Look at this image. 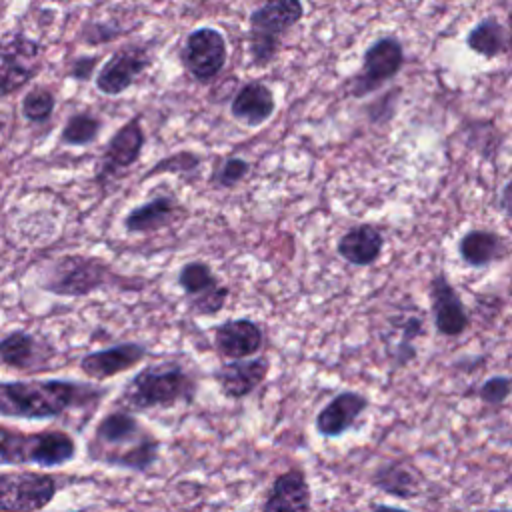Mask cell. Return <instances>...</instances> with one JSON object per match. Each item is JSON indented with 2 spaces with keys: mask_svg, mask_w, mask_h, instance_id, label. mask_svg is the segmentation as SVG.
Segmentation results:
<instances>
[{
  "mask_svg": "<svg viewBox=\"0 0 512 512\" xmlns=\"http://www.w3.org/2000/svg\"><path fill=\"white\" fill-rule=\"evenodd\" d=\"M98 282V266L92 262H78L72 266H62V274L58 276V282L52 284V290L60 294H86Z\"/></svg>",
  "mask_w": 512,
  "mask_h": 512,
  "instance_id": "d4e9b609",
  "label": "cell"
},
{
  "mask_svg": "<svg viewBox=\"0 0 512 512\" xmlns=\"http://www.w3.org/2000/svg\"><path fill=\"white\" fill-rule=\"evenodd\" d=\"M174 214V204L168 198H156L152 202H148L146 206L136 208L128 220L126 226L132 232H140V230H154L162 224H166Z\"/></svg>",
  "mask_w": 512,
  "mask_h": 512,
  "instance_id": "484cf974",
  "label": "cell"
},
{
  "mask_svg": "<svg viewBox=\"0 0 512 512\" xmlns=\"http://www.w3.org/2000/svg\"><path fill=\"white\" fill-rule=\"evenodd\" d=\"M274 110H276V100L270 86L258 80L244 84L234 96L230 106L232 116L252 128L262 126L274 114Z\"/></svg>",
  "mask_w": 512,
  "mask_h": 512,
  "instance_id": "d6986e66",
  "label": "cell"
},
{
  "mask_svg": "<svg viewBox=\"0 0 512 512\" xmlns=\"http://www.w3.org/2000/svg\"><path fill=\"white\" fill-rule=\"evenodd\" d=\"M478 398L488 406H502L512 394V376L496 374L486 378L478 388Z\"/></svg>",
  "mask_w": 512,
  "mask_h": 512,
  "instance_id": "4316f807",
  "label": "cell"
},
{
  "mask_svg": "<svg viewBox=\"0 0 512 512\" xmlns=\"http://www.w3.org/2000/svg\"><path fill=\"white\" fill-rule=\"evenodd\" d=\"M146 60L140 50H124L110 58L98 74V88L106 94H118L138 76Z\"/></svg>",
  "mask_w": 512,
  "mask_h": 512,
  "instance_id": "7402d4cb",
  "label": "cell"
},
{
  "mask_svg": "<svg viewBox=\"0 0 512 512\" xmlns=\"http://www.w3.org/2000/svg\"><path fill=\"white\" fill-rule=\"evenodd\" d=\"M404 66V48L398 38L382 36L364 52L362 72L352 84L354 96H366L384 82L392 80Z\"/></svg>",
  "mask_w": 512,
  "mask_h": 512,
  "instance_id": "52a82bcc",
  "label": "cell"
},
{
  "mask_svg": "<svg viewBox=\"0 0 512 512\" xmlns=\"http://www.w3.org/2000/svg\"><path fill=\"white\" fill-rule=\"evenodd\" d=\"M490 512H512V510H490Z\"/></svg>",
  "mask_w": 512,
  "mask_h": 512,
  "instance_id": "d6a6232c",
  "label": "cell"
},
{
  "mask_svg": "<svg viewBox=\"0 0 512 512\" xmlns=\"http://www.w3.org/2000/svg\"><path fill=\"white\" fill-rule=\"evenodd\" d=\"M146 354V346L138 342H122L82 356L80 370L92 380H108L138 366Z\"/></svg>",
  "mask_w": 512,
  "mask_h": 512,
  "instance_id": "9a60e30c",
  "label": "cell"
},
{
  "mask_svg": "<svg viewBox=\"0 0 512 512\" xmlns=\"http://www.w3.org/2000/svg\"><path fill=\"white\" fill-rule=\"evenodd\" d=\"M430 308L436 332L442 336H460L470 324L460 294L442 272L436 274L430 282Z\"/></svg>",
  "mask_w": 512,
  "mask_h": 512,
  "instance_id": "7c38bea8",
  "label": "cell"
},
{
  "mask_svg": "<svg viewBox=\"0 0 512 512\" xmlns=\"http://www.w3.org/2000/svg\"><path fill=\"white\" fill-rule=\"evenodd\" d=\"M270 372V360L266 356H252L242 360L222 362L212 378L220 392L228 400H242L262 386Z\"/></svg>",
  "mask_w": 512,
  "mask_h": 512,
  "instance_id": "30bf717a",
  "label": "cell"
},
{
  "mask_svg": "<svg viewBox=\"0 0 512 512\" xmlns=\"http://www.w3.org/2000/svg\"><path fill=\"white\" fill-rule=\"evenodd\" d=\"M96 130H98V122L92 116L82 114V116H74L68 122L62 136L68 144H86L96 136Z\"/></svg>",
  "mask_w": 512,
  "mask_h": 512,
  "instance_id": "83f0119b",
  "label": "cell"
},
{
  "mask_svg": "<svg viewBox=\"0 0 512 512\" xmlns=\"http://www.w3.org/2000/svg\"><path fill=\"white\" fill-rule=\"evenodd\" d=\"M184 66L196 80H212L226 64V40L214 28H198L186 38Z\"/></svg>",
  "mask_w": 512,
  "mask_h": 512,
  "instance_id": "9c48e42d",
  "label": "cell"
},
{
  "mask_svg": "<svg viewBox=\"0 0 512 512\" xmlns=\"http://www.w3.org/2000/svg\"><path fill=\"white\" fill-rule=\"evenodd\" d=\"M144 136L140 132L138 122H130L126 124L110 142L108 152H106V166L108 168H120V166H128L132 164L142 148Z\"/></svg>",
  "mask_w": 512,
  "mask_h": 512,
  "instance_id": "cb8c5ba5",
  "label": "cell"
},
{
  "mask_svg": "<svg viewBox=\"0 0 512 512\" xmlns=\"http://www.w3.org/2000/svg\"><path fill=\"white\" fill-rule=\"evenodd\" d=\"M196 392L198 382L182 364H150L124 384L116 398V408H124L132 414L168 410L180 404H192Z\"/></svg>",
  "mask_w": 512,
  "mask_h": 512,
  "instance_id": "3957f363",
  "label": "cell"
},
{
  "mask_svg": "<svg viewBox=\"0 0 512 512\" xmlns=\"http://www.w3.org/2000/svg\"><path fill=\"white\" fill-rule=\"evenodd\" d=\"M466 44L470 50L484 58H494L508 50L510 36L504 28V24L496 18H484L480 20L466 36Z\"/></svg>",
  "mask_w": 512,
  "mask_h": 512,
  "instance_id": "603a6c76",
  "label": "cell"
},
{
  "mask_svg": "<svg viewBox=\"0 0 512 512\" xmlns=\"http://www.w3.org/2000/svg\"><path fill=\"white\" fill-rule=\"evenodd\" d=\"M178 282L188 298L192 312L200 316H212L220 312L228 298V288L220 284L208 264L190 262L180 270Z\"/></svg>",
  "mask_w": 512,
  "mask_h": 512,
  "instance_id": "ba28073f",
  "label": "cell"
},
{
  "mask_svg": "<svg viewBox=\"0 0 512 512\" xmlns=\"http://www.w3.org/2000/svg\"><path fill=\"white\" fill-rule=\"evenodd\" d=\"M76 440L60 428L26 432L0 424V464L58 468L76 458Z\"/></svg>",
  "mask_w": 512,
  "mask_h": 512,
  "instance_id": "277c9868",
  "label": "cell"
},
{
  "mask_svg": "<svg viewBox=\"0 0 512 512\" xmlns=\"http://www.w3.org/2000/svg\"><path fill=\"white\" fill-rule=\"evenodd\" d=\"M250 170V164L244 160V158H238V156H232V158H226L222 162V166L214 172L212 180L218 184V186H234L238 184Z\"/></svg>",
  "mask_w": 512,
  "mask_h": 512,
  "instance_id": "f546056e",
  "label": "cell"
},
{
  "mask_svg": "<svg viewBox=\"0 0 512 512\" xmlns=\"http://www.w3.org/2000/svg\"><path fill=\"white\" fill-rule=\"evenodd\" d=\"M460 258L474 268L488 266L506 256V240L492 230H468L458 242Z\"/></svg>",
  "mask_w": 512,
  "mask_h": 512,
  "instance_id": "44dd1931",
  "label": "cell"
},
{
  "mask_svg": "<svg viewBox=\"0 0 512 512\" xmlns=\"http://www.w3.org/2000/svg\"><path fill=\"white\" fill-rule=\"evenodd\" d=\"M304 16L300 0H264L262 6L250 12L248 46L254 64L266 66L274 60L280 38L296 26Z\"/></svg>",
  "mask_w": 512,
  "mask_h": 512,
  "instance_id": "5b68a950",
  "label": "cell"
},
{
  "mask_svg": "<svg viewBox=\"0 0 512 512\" xmlns=\"http://www.w3.org/2000/svg\"><path fill=\"white\" fill-rule=\"evenodd\" d=\"M262 512H312V490L302 468L292 466L272 480Z\"/></svg>",
  "mask_w": 512,
  "mask_h": 512,
  "instance_id": "4fadbf2b",
  "label": "cell"
},
{
  "mask_svg": "<svg viewBox=\"0 0 512 512\" xmlns=\"http://www.w3.org/2000/svg\"><path fill=\"white\" fill-rule=\"evenodd\" d=\"M38 64V46L24 38L12 36L0 44V94H8L26 84Z\"/></svg>",
  "mask_w": 512,
  "mask_h": 512,
  "instance_id": "5bb4252c",
  "label": "cell"
},
{
  "mask_svg": "<svg viewBox=\"0 0 512 512\" xmlns=\"http://www.w3.org/2000/svg\"><path fill=\"white\" fill-rule=\"evenodd\" d=\"M106 390L66 378H32L0 382V416L22 420H54L98 406Z\"/></svg>",
  "mask_w": 512,
  "mask_h": 512,
  "instance_id": "6da1fadb",
  "label": "cell"
},
{
  "mask_svg": "<svg viewBox=\"0 0 512 512\" xmlns=\"http://www.w3.org/2000/svg\"><path fill=\"white\" fill-rule=\"evenodd\" d=\"M264 344L262 328L250 318H230L216 326L214 348L222 358H252Z\"/></svg>",
  "mask_w": 512,
  "mask_h": 512,
  "instance_id": "2e32d148",
  "label": "cell"
},
{
  "mask_svg": "<svg viewBox=\"0 0 512 512\" xmlns=\"http://www.w3.org/2000/svg\"><path fill=\"white\" fill-rule=\"evenodd\" d=\"M60 478L40 470L0 472V512H40L60 490Z\"/></svg>",
  "mask_w": 512,
  "mask_h": 512,
  "instance_id": "8992f818",
  "label": "cell"
},
{
  "mask_svg": "<svg viewBox=\"0 0 512 512\" xmlns=\"http://www.w3.org/2000/svg\"><path fill=\"white\" fill-rule=\"evenodd\" d=\"M502 210L512 216V180L502 190Z\"/></svg>",
  "mask_w": 512,
  "mask_h": 512,
  "instance_id": "4dcf8cb0",
  "label": "cell"
},
{
  "mask_svg": "<svg viewBox=\"0 0 512 512\" xmlns=\"http://www.w3.org/2000/svg\"><path fill=\"white\" fill-rule=\"evenodd\" d=\"M368 512H412V510L402 508V506H394V504H374V506H370Z\"/></svg>",
  "mask_w": 512,
  "mask_h": 512,
  "instance_id": "1f68e13d",
  "label": "cell"
},
{
  "mask_svg": "<svg viewBox=\"0 0 512 512\" xmlns=\"http://www.w3.org/2000/svg\"><path fill=\"white\" fill-rule=\"evenodd\" d=\"M510 294H512V280H510Z\"/></svg>",
  "mask_w": 512,
  "mask_h": 512,
  "instance_id": "836d02e7",
  "label": "cell"
},
{
  "mask_svg": "<svg viewBox=\"0 0 512 512\" xmlns=\"http://www.w3.org/2000/svg\"><path fill=\"white\" fill-rule=\"evenodd\" d=\"M372 486L400 500H414L422 492L420 472L406 460H390L376 468Z\"/></svg>",
  "mask_w": 512,
  "mask_h": 512,
  "instance_id": "ac0fdd59",
  "label": "cell"
},
{
  "mask_svg": "<svg viewBox=\"0 0 512 512\" xmlns=\"http://www.w3.org/2000/svg\"><path fill=\"white\" fill-rule=\"evenodd\" d=\"M86 456L108 468L148 472L158 462L160 440L132 412L114 408L96 422Z\"/></svg>",
  "mask_w": 512,
  "mask_h": 512,
  "instance_id": "7a4b0ae2",
  "label": "cell"
},
{
  "mask_svg": "<svg viewBox=\"0 0 512 512\" xmlns=\"http://www.w3.org/2000/svg\"><path fill=\"white\" fill-rule=\"evenodd\" d=\"M368 406L370 400L362 392L342 390L318 410L314 428L322 438H340L356 426L358 418L368 410Z\"/></svg>",
  "mask_w": 512,
  "mask_h": 512,
  "instance_id": "8fae6325",
  "label": "cell"
},
{
  "mask_svg": "<svg viewBox=\"0 0 512 512\" xmlns=\"http://www.w3.org/2000/svg\"><path fill=\"white\" fill-rule=\"evenodd\" d=\"M384 246L382 232L372 224H360L346 230L336 244L338 254L354 266H370L380 258Z\"/></svg>",
  "mask_w": 512,
  "mask_h": 512,
  "instance_id": "ffe728a7",
  "label": "cell"
},
{
  "mask_svg": "<svg viewBox=\"0 0 512 512\" xmlns=\"http://www.w3.org/2000/svg\"><path fill=\"white\" fill-rule=\"evenodd\" d=\"M50 352L30 332L16 330L0 340V366L10 370H44Z\"/></svg>",
  "mask_w": 512,
  "mask_h": 512,
  "instance_id": "e0dca14e",
  "label": "cell"
},
{
  "mask_svg": "<svg viewBox=\"0 0 512 512\" xmlns=\"http://www.w3.org/2000/svg\"><path fill=\"white\" fill-rule=\"evenodd\" d=\"M54 108V96L44 90V88H38V90H32L26 98H24V116L28 120H44Z\"/></svg>",
  "mask_w": 512,
  "mask_h": 512,
  "instance_id": "f1b7e54d",
  "label": "cell"
}]
</instances>
